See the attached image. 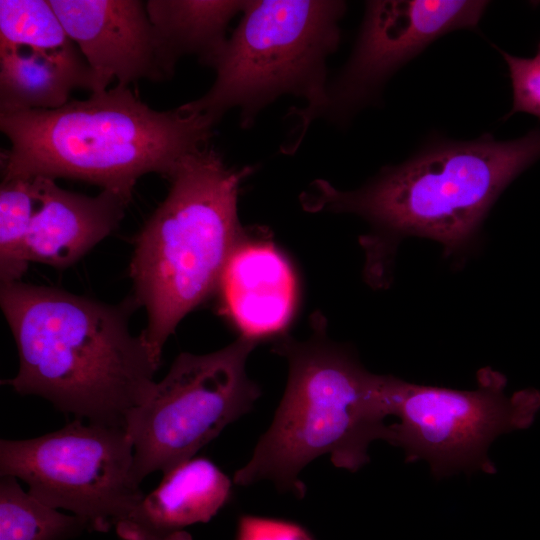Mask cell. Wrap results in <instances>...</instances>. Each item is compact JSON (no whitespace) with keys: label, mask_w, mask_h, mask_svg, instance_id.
I'll return each mask as SVG.
<instances>
[{"label":"cell","mask_w":540,"mask_h":540,"mask_svg":"<svg viewBox=\"0 0 540 540\" xmlns=\"http://www.w3.org/2000/svg\"><path fill=\"white\" fill-rule=\"evenodd\" d=\"M539 158L540 130L513 140L490 134L472 140L438 137L357 189L314 180L300 202L310 213H350L369 224L359 239L364 276L371 286L384 288L403 239L434 240L448 255L463 250L506 187Z\"/></svg>","instance_id":"obj_1"},{"label":"cell","mask_w":540,"mask_h":540,"mask_svg":"<svg viewBox=\"0 0 540 540\" xmlns=\"http://www.w3.org/2000/svg\"><path fill=\"white\" fill-rule=\"evenodd\" d=\"M0 305L14 337L19 368L2 381L75 419L125 427L151 394L160 366L129 320L133 296L118 304L22 281L1 284Z\"/></svg>","instance_id":"obj_2"},{"label":"cell","mask_w":540,"mask_h":540,"mask_svg":"<svg viewBox=\"0 0 540 540\" xmlns=\"http://www.w3.org/2000/svg\"><path fill=\"white\" fill-rule=\"evenodd\" d=\"M214 123L180 107L158 111L117 85L53 110L0 112L10 146L2 180H80L130 202L142 176L166 179L186 156L208 146Z\"/></svg>","instance_id":"obj_3"},{"label":"cell","mask_w":540,"mask_h":540,"mask_svg":"<svg viewBox=\"0 0 540 540\" xmlns=\"http://www.w3.org/2000/svg\"><path fill=\"white\" fill-rule=\"evenodd\" d=\"M311 334L298 340L278 336L272 351L288 363L284 395L268 430L233 481L249 486L272 481L299 498L306 492L299 474L314 459L329 455L351 472L369 462L375 440L387 442L391 375L369 372L348 347L333 342L326 318L311 316Z\"/></svg>","instance_id":"obj_4"},{"label":"cell","mask_w":540,"mask_h":540,"mask_svg":"<svg viewBox=\"0 0 540 540\" xmlns=\"http://www.w3.org/2000/svg\"><path fill=\"white\" fill-rule=\"evenodd\" d=\"M252 171L229 167L209 146L186 156L167 178V196L134 240L132 296L146 311L142 332L160 362L181 320L217 292L232 253L247 235L238 197Z\"/></svg>","instance_id":"obj_5"},{"label":"cell","mask_w":540,"mask_h":540,"mask_svg":"<svg viewBox=\"0 0 540 540\" xmlns=\"http://www.w3.org/2000/svg\"><path fill=\"white\" fill-rule=\"evenodd\" d=\"M345 11L343 1H245L213 68L211 88L180 108L214 124L237 109L243 128L284 95L303 98L300 110L315 108L328 84L326 62L339 45Z\"/></svg>","instance_id":"obj_6"},{"label":"cell","mask_w":540,"mask_h":540,"mask_svg":"<svg viewBox=\"0 0 540 540\" xmlns=\"http://www.w3.org/2000/svg\"><path fill=\"white\" fill-rule=\"evenodd\" d=\"M257 344L239 336L215 352H183L175 358L146 401L126 419L139 482L194 458L252 409L261 390L249 378L246 362Z\"/></svg>","instance_id":"obj_7"},{"label":"cell","mask_w":540,"mask_h":540,"mask_svg":"<svg viewBox=\"0 0 540 540\" xmlns=\"http://www.w3.org/2000/svg\"><path fill=\"white\" fill-rule=\"evenodd\" d=\"M507 380L490 367L477 373V387L457 390L420 385L391 375L387 442L403 449L407 462L424 460L436 479L458 472L495 474L488 456L501 434L528 428L540 409L534 388L505 392Z\"/></svg>","instance_id":"obj_8"},{"label":"cell","mask_w":540,"mask_h":540,"mask_svg":"<svg viewBox=\"0 0 540 540\" xmlns=\"http://www.w3.org/2000/svg\"><path fill=\"white\" fill-rule=\"evenodd\" d=\"M6 475L100 532L115 527L144 496L126 428L81 419L36 438L0 440V476Z\"/></svg>","instance_id":"obj_9"},{"label":"cell","mask_w":540,"mask_h":540,"mask_svg":"<svg viewBox=\"0 0 540 540\" xmlns=\"http://www.w3.org/2000/svg\"><path fill=\"white\" fill-rule=\"evenodd\" d=\"M489 2L478 0H376L365 13L351 55L322 101L293 109L292 128L282 146L293 153L309 125L323 118L344 125L377 99L385 83L432 42L455 30L475 29Z\"/></svg>","instance_id":"obj_10"},{"label":"cell","mask_w":540,"mask_h":540,"mask_svg":"<svg viewBox=\"0 0 540 540\" xmlns=\"http://www.w3.org/2000/svg\"><path fill=\"white\" fill-rule=\"evenodd\" d=\"M69 37L106 85L171 78L177 62L139 0H49Z\"/></svg>","instance_id":"obj_11"},{"label":"cell","mask_w":540,"mask_h":540,"mask_svg":"<svg viewBox=\"0 0 540 540\" xmlns=\"http://www.w3.org/2000/svg\"><path fill=\"white\" fill-rule=\"evenodd\" d=\"M217 292L240 336L258 342L283 333L298 301L289 260L272 242L248 235L232 253Z\"/></svg>","instance_id":"obj_12"},{"label":"cell","mask_w":540,"mask_h":540,"mask_svg":"<svg viewBox=\"0 0 540 540\" xmlns=\"http://www.w3.org/2000/svg\"><path fill=\"white\" fill-rule=\"evenodd\" d=\"M39 202L26 242L28 262L66 268L117 228L129 203L114 191L96 196L59 187L54 179L32 178Z\"/></svg>","instance_id":"obj_13"},{"label":"cell","mask_w":540,"mask_h":540,"mask_svg":"<svg viewBox=\"0 0 540 540\" xmlns=\"http://www.w3.org/2000/svg\"><path fill=\"white\" fill-rule=\"evenodd\" d=\"M230 496L222 470L207 458H192L165 473L115 529L123 540H191L184 528L209 521Z\"/></svg>","instance_id":"obj_14"},{"label":"cell","mask_w":540,"mask_h":540,"mask_svg":"<svg viewBox=\"0 0 540 540\" xmlns=\"http://www.w3.org/2000/svg\"><path fill=\"white\" fill-rule=\"evenodd\" d=\"M75 88L108 89L85 58L0 45V112L53 110L70 101Z\"/></svg>","instance_id":"obj_15"},{"label":"cell","mask_w":540,"mask_h":540,"mask_svg":"<svg viewBox=\"0 0 540 540\" xmlns=\"http://www.w3.org/2000/svg\"><path fill=\"white\" fill-rule=\"evenodd\" d=\"M244 5L245 1L149 0L146 9L175 62L189 55L214 68L228 40L227 27Z\"/></svg>","instance_id":"obj_16"},{"label":"cell","mask_w":540,"mask_h":540,"mask_svg":"<svg viewBox=\"0 0 540 540\" xmlns=\"http://www.w3.org/2000/svg\"><path fill=\"white\" fill-rule=\"evenodd\" d=\"M88 529L76 515L24 491L14 476L0 478V540H66Z\"/></svg>","instance_id":"obj_17"},{"label":"cell","mask_w":540,"mask_h":540,"mask_svg":"<svg viewBox=\"0 0 540 540\" xmlns=\"http://www.w3.org/2000/svg\"><path fill=\"white\" fill-rule=\"evenodd\" d=\"M0 45L27 47L74 59L84 58L49 0H1Z\"/></svg>","instance_id":"obj_18"},{"label":"cell","mask_w":540,"mask_h":540,"mask_svg":"<svg viewBox=\"0 0 540 540\" xmlns=\"http://www.w3.org/2000/svg\"><path fill=\"white\" fill-rule=\"evenodd\" d=\"M39 202L32 179L2 180L0 187V280L21 281L29 262L26 242Z\"/></svg>","instance_id":"obj_19"},{"label":"cell","mask_w":540,"mask_h":540,"mask_svg":"<svg viewBox=\"0 0 540 540\" xmlns=\"http://www.w3.org/2000/svg\"><path fill=\"white\" fill-rule=\"evenodd\" d=\"M497 48V47H496ZM504 58L512 87V108L505 118L524 112L540 119V41L534 57H516L497 48Z\"/></svg>","instance_id":"obj_20"},{"label":"cell","mask_w":540,"mask_h":540,"mask_svg":"<svg viewBox=\"0 0 540 540\" xmlns=\"http://www.w3.org/2000/svg\"><path fill=\"white\" fill-rule=\"evenodd\" d=\"M237 540H313L299 525L288 521L244 515L240 518Z\"/></svg>","instance_id":"obj_21"}]
</instances>
